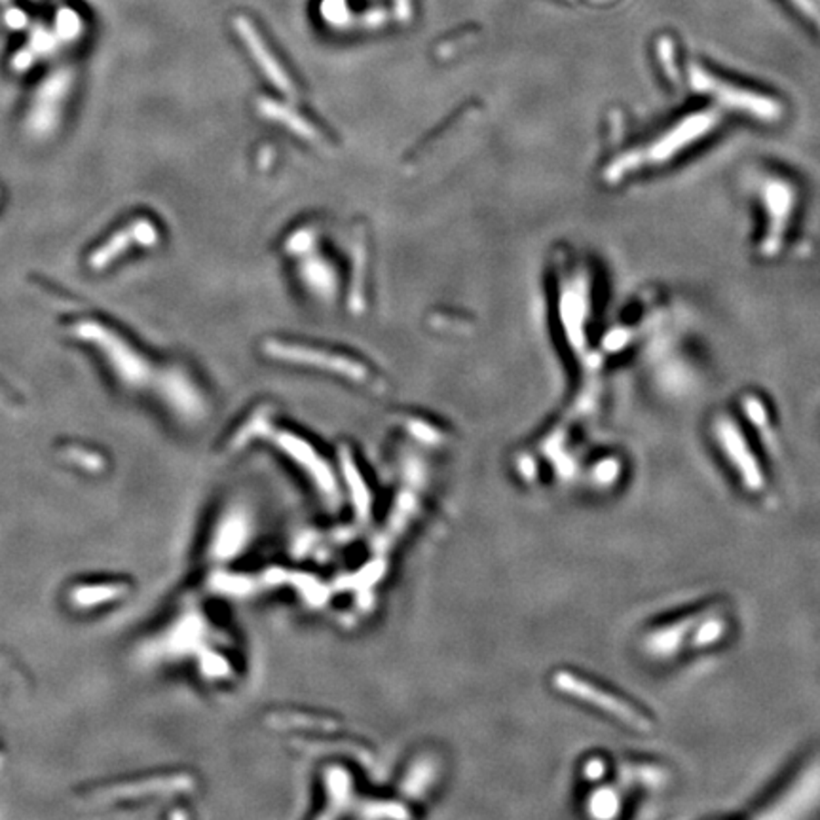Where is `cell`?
I'll return each instance as SVG.
<instances>
[{"mask_svg": "<svg viewBox=\"0 0 820 820\" xmlns=\"http://www.w3.org/2000/svg\"><path fill=\"white\" fill-rule=\"evenodd\" d=\"M555 686L564 691L566 696H572L583 703L593 705L595 708L609 714V716H614L616 720L637 731H651V727H654V724H651V720L642 710L614 696V693L604 691L598 686L572 675V672H558V675H555Z\"/></svg>", "mask_w": 820, "mask_h": 820, "instance_id": "6da1fadb", "label": "cell"}, {"mask_svg": "<svg viewBox=\"0 0 820 820\" xmlns=\"http://www.w3.org/2000/svg\"><path fill=\"white\" fill-rule=\"evenodd\" d=\"M712 431H714V435H716L718 445H720L722 452L726 454L731 468L743 480L745 489L748 492H762L766 489L764 471L758 464V459H756L752 449L748 447L746 439L743 437L741 430L737 428V424H735L733 420L722 416L716 420V422H714Z\"/></svg>", "mask_w": 820, "mask_h": 820, "instance_id": "7a4b0ae2", "label": "cell"}, {"mask_svg": "<svg viewBox=\"0 0 820 820\" xmlns=\"http://www.w3.org/2000/svg\"><path fill=\"white\" fill-rule=\"evenodd\" d=\"M156 238H158V234H156L154 224H151L146 219H141V221L130 224L125 230H120V232H116L107 243L99 247L90 257V266L95 270H101L104 266H109L132 243L137 242L141 245H154Z\"/></svg>", "mask_w": 820, "mask_h": 820, "instance_id": "3957f363", "label": "cell"}, {"mask_svg": "<svg viewBox=\"0 0 820 820\" xmlns=\"http://www.w3.org/2000/svg\"><path fill=\"white\" fill-rule=\"evenodd\" d=\"M691 80H693V84H696L697 90L699 88L701 90H708L712 94H716L724 101L745 104V109H752L754 113L766 114V113L773 111V104L769 101H764L762 97H756V95H746L741 90H735V88L727 86V84H724V82H720L716 78H712L710 74H706L699 67H691Z\"/></svg>", "mask_w": 820, "mask_h": 820, "instance_id": "277c9868", "label": "cell"}, {"mask_svg": "<svg viewBox=\"0 0 820 820\" xmlns=\"http://www.w3.org/2000/svg\"><path fill=\"white\" fill-rule=\"evenodd\" d=\"M724 628H726V625H724L720 619H714V621L703 623V625L699 627V630H697L696 638H691V646H693V647H705V646L714 644V642H716V640L722 637Z\"/></svg>", "mask_w": 820, "mask_h": 820, "instance_id": "5b68a950", "label": "cell"}, {"mask_svg": "<svg viewBox=\"0 0 820 820\" xmlns=\"http://www.w3.org/2000/svg\"><path fill=\"white\" fill-rule=\"evenodd\" d=\"M792 5L797 10H802L813 21V24H816L820 27V8L813 3V0H792Z\"/></svg>", "mask_w": 820, "mask_h": 820, "instance_id": "8992f818", "label": "cell"}, {"mask_svg": "<svg viewBox=\"0 0 820 820\" xmlns=\"http://www.w3.org/2000/svg\"><path fill=\"white\" fill-rule=\"evenodd\" d=\"M399 8V17L409 19L412 14V0H395Z\"/></svg>", "mask_w": 820, "mask_h": 820, "instance_id": "52a82bcc", "label": "cell"}]
</instances>
